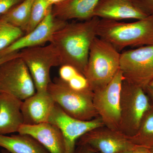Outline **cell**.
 <instances>
[{"label": "cell", "mask_w": 153, "mask_h": 153, "mask_svg": "<svg viewBox=\"0 0 153 153\" xmlns=\"http://www.w3.org/2000/svg\"><path fill=\"white\" fill-rule=\"evenodd\" d=\"M100 19L94 16L87 21L68 22L54 34L50 43L57 49L61 66H72L84 75Z\"/></svg>", "instance_id": "cell-1"}, {"label": "cell", "mask_w": 153, "mask_h": 153, "mask_svg": "<svg viewBox=\"0 0 153 153\" xmlns=\"http://www.w3.org/2000/svg\"><path fill=\"white\" fill-rule=\"evenodd\" d=\"M97 36L118 52L128 47L153 45V15L128 23L100 19Z\"/></svg>", "instance_id": "cell-2"}, {"label": "cell", "mask_w": 153, "mask_h": 153, "mask_svg": "<svg viewBox=\"0 0 153 153\" xmlns=\"http://www.w3.org/2000/svg\"><path fill=\"white\" fill-rule=\"evenodd\" d=\"M120 55L108 42L98 37L94 38L84 73L91 90L94 92L101 89L112 80L120 69Z\"/></svg>", "instance_id": "cell-3"}, {"label": "cell", "mask_w": 153, "mask_h": 153, "mask_svg": "<svg viewBox=\"0 0 153 153\" xmlns=\"http://www.w3.org/2000/svg\"><path fill=\"white\" fill-rule=\"evenodd\" d=\"M47 90L55 103L71 117L85 121L98 117L93 104L94 92L90 88L73 90L59 77H55Z\"/></svg>", "instance_id": "cell-4"}, {"label": "cell", "mask_w": 153, "mask_h": 153, "mask_svg": "<svg viewBox=\"0 0 153 153\" xmlns=\"http://www.w3.org/2000/svg\"><path fill=\"white\" fill-rule=\"evenodd\" d=\"M152 105L143 88L124 79L120 93L119 131L128 137L134 136Z\"/></svg>", "instance_id": "cell-5"}, {"label": "cell", "mask_w": 153, "mask_h": 153, "mask_svg": "<svg viewBox=\"0 0 153 153\" xmlns=\"http://www.w3.org/2000/svg\"><path fill=\"white\" fill-rule=\"evenodd\" d=\"M19 54L29 69L36 91H47L52 82L51 68L61 66L60 57L55 46L49 43L46 46L26 48L19 51Z\"/></svg>", "instance_id": "cell-6"}, {"label": "cell", "mask_w": 153, "mask_h": 153, "mask_svg": "<svg viewBox=\"0 0 153 153\" xmlns=\"http://www.w3.org/2000/svg\"><path fill=\"white\" fill-rule=\"evenodd\" d=\"M120 70L124 79L145 90L153 80V45L121 53Z\"/></svg>", "instance_id": "cell-7"}, {"label": "cell", "mask_w": 153, "mask_h": 153, "mask_svg": "<svg viewBox=\"0 0 153 153\" xmlns=\"http://www.w3.org/2000/svg\"><path fill=\"white\" fill-rule=\"evenodd\" d=\"M36 92L29 69L20 56L0 65V93L12 94L23 101Z\"/></svg>", "instance_id": "cell-8"}, {"label": "cell", "mask_w": 153, "mask_h": 153, "mask_svg": "<svg viewBox=\"0 0 153 153\" xmlns=\"http://www.w3.org/2000/svg\"><path fill=\"white\" fill-rule=\"evenodd\" d=\"M124 79L122 72L119 69L105 87L93 92L94 105L105 126L119 131L120 120V93Z\"/></svg>", "instance_id": "cell-9"}, {"label": "cell", "mask_w": 153, "mask_h": 153, "mask_svg": "<svg viewBox=\"0 0 153 153\" xmlns=\"http://www.w3.org/2000/svg\"><path fill=\"white\" fill-rule=\"evenodd\" d=\"M48 122L60 129L65 142V153H74L78 140L88 132L104 126L101 118L85 121L74 118L66 114L55 103Z\"/></svg>", "instance_id": "cell-10"}, {"label": "cell", "mask_w": 153, "mask_h": 153, "mask_svg": "<svg viewBox=\"0 0 153 153\" xmlns=\"http://www.w3.org/2000/svg\"><path fill=\"white\" fill-rule=\"evenodd\" d=\"M78 140L76 145H85L98 153H121L136 146L121 132L105 126L88 132Z\"/></svg>", "instance_id": "cell-11"}, {"label": "cell", "mask_w": 153, "mask_h": 153, "mask_svg": "<svg viewBox=\"0 0 153 153\" xmlns=\"http://www.w3.org/2000/svg\"><path fill=\"white\" fill-rule=\"evenodd\" d=\"M52 9L44 20L32 31L25 34L0 52V57L26 48L44 46L46 43H50L54 34L68 22L53 16Z\"/></svg>", "instance_id": "cell-12"}, {"label": "cell", "mask_w": 153, "mask_h": 153, "mask_svg": "<svg viewBox=\"0 0 153 153\" xmlns=\"http://www.w3.org/2000/svg\"><path fill=\"white\" fill-rule=\"evenodd\" d=\"M94 16L119 22L125 19L141 20L149 16L132 0H100L94 9Z\"/></svg>", "instance_id": "cell-13"}, {"label": "cell", "mask_w": 153, "mask_h": 153, "mask_svg": "<svg viewBox=\"0 0 153 153\" xmlns=\"http://www.w3.org/2000/svg\"><path fill=\"white\" fill-rule=\"evenodd\" d=\"M55 105L47 90L36 91L22 102L21 111L24 124L33 125L48 122Z\"/></svg>", "instance_id": "cell-14"}, {"label": "cell", "mask_w": 153, "mask_h": 153, "mask_svg": "<svg viewBox=\"0 0 153 153\" xmlns=\"http://www.w3.org/2000/svg\"><path fill=\"white\" fill-rule=\"evenodd\" d=\"M18 133L30 135L50 153H65V142L60 129L55 125L45 122L37 125L23 124Z\"/></svg>", "instance_id": "cell-15"}, {"label": "cell", "mask_w": 153, "mask_h": 153, "mask_svg": "<svg viewBox=\"0 0 153 153\" xmlns=\"http://www.w3.org/2000/svg\"><path fill=\"white\" fill-rule=\"evenodd\" d=\"M23 100L6 93H0V135L18 132L24 124L21 111Z\"/></svg>", "instance_id": "cell-16"}, {"label": "cell", "mask_w": 153, "mask_h": 153, "mask_svg": "<svg viewBox=\"0 0 153 153\" xmlns=\"http://www.w3.org/2000/svg\"><path fill=\"white\" fill-rule=\"evenodd\" d=\"M100 0H65L52 6L53 16L68 22L76 20L85 21L92 19L94 12Z\"/></svg>", "instance_id": "cell-17"}, {"label": "cell", "mask_w": 153, "mask_h": 153, "mask_svg": "<svg viewBox=\"0 0 153 153\" xmlns=\"http://www.w3.org/2000/svg\"><path fill=\"white\" fill-rule=\"evenodd\" d=\"M0 147L10 153H50L36 139L27 134L0 135Z\"/></svg>", "instance_id": "cell-18"}, {"label": "cell", "mask_w": 153, "mask_h": 153, "mask_svg": "<svg viewBox=\"0 0 153 153\" xmlns=\"http://www.w3.org/2000/svg\"><path fill=\"white\" fill-rule=\"evenodd\" d=\"M35 1L24 0L5 13L1 15L0 18L25 33Z\"/></svg>", "instance_id": "cell-19"}, {"label": "cell", "mask_w": 153, "mask_h": 153, "mask_svg": "<svg viewBox=\"0 0 153 153\" xmlns=\"http://www.w3.org/2000/svg\"><path fill=\"white\" fill-rule=\"evenodd\" d=\"M135 146L150 150L153 149V104L143 117L139 128L134 136L128 137Z\"/></svg>", "instance_id": "cell-20"}, {"label": "cell", "mask_w": 153, "mask_h": 153, "mask_svg": "<svg viewBox=\"0 0 153 153\" xmlns=\"http://www.w3.org/2000/svg\"><path fill=\"white\" fill-rule=\"evenodd\" d=\"M25 34L23 30L0 18V52Z\"/></svg>", "instance_id": "cell-21"}, {"label": "cell", "mask_w": 153, "mask_h": 153, "mask_svg": "<svg viewBox=\"0 0 153 153\" xmlns=\"http://www.w3.org/2000/svg\"><path fill=\"white\" fill-rule=\"evenodd\" d=\"M52 7L48 0H36L31 11L25 34L32 31L44 20Z\"/></svg>", "instance_id": "cell-22"}, {"label": "cell", "mask_w": 153, "mask_h": 153, "mask_svg": "<svg viewBox=\"0 0 153 153\" xmlns=\"http://www.w3.org/2000/svg\"><path fill=\"white\" fill-rule=\"evenodd\" d=\"M66 83L69 87L74 90L83 91L90 88L86 77L80 73H78Z\"/></svg>", "instance_id": "cell-23"}, {"label": "cell", "mask_w": 153, "mask_h": 153, "mask_svg": "<svg viewBox=\"0 0 153 153\" xmlns=\"http://www.w3.org/2000/svg\"><path fill=\"white\" fill-rule=\"evenodd\" d=\"M79 73V71L72 66L62 65L59 68V77L64 82H68Z\"/></svg>", "instance_id": "cell-24"}, {"label": "cell", "mask_w": 153, "mask_h": 153, "mask_svg": "<svg viewBox=\"0 0 153 153\" xmlns=\"http://www.w3.org/2000/svg\"><path fill=\"white\" fill-rule=\"evenodd\" d=\"M142 11L148 16L153 15V0H132Z\"/></svg>", "instance_id": "cell-25"}, {"label": "cell", "mask_w": 153, "mask_h": 153, "mask_svg": "<svg viewBox=\"0 0 153 153\" xmlns=\"http://www.w3.org/2000/svg\"><path fill=\"white\" fill-rule=\"evenodd\" d=\"M24 0H0V16L5 13Z\"/></svg>", "instance_id": "cell-26"}, {"label": "cell", "mask_w": 153, "mask_h": 153, "mask_svg": "<svg viewBox=\"0 0 153 153\" xmlns=\"http://www.w3.org/2000/svg\"><path fill=\"white\" fill-rule=\"evenodd\" d=\"M76 146L77 147L75 149L74 153H98L85 145H77Z\"/></svg>", "instance_id": "cell-27"}, {"label": "cell", "mask_w": 153, "mask_h": 153, "mask_svg": "<svg viewBox=\"0 0 153 153\" xmlns=\"http://www.w3.org/2000/svg\"><path fill=\"white\" fill-rule=\"evenodd\" d=\"M19 55H19V52H17L11 53L10 55H6L4 57H0V65L4 63L6 61L10 60L12 58L19 57Z\"/></svg>", "instance_id": "cell-28"}, {"label": "cell", "mask_w": 153, "mask_h": 153, "mask_svg": "<svg viewBox=\"0 0 153 153\" xmlns=\"http://www.w3.org/2000/svg\"><path fill=\"white\" fill-rule=\"evenodd\" d=\"M145 92L152 101L153 104V85H149L145 89Z\"/></svg>", "instance_id": "cell-29"}, {"label": "cell", "mask_w": 153, "mask_h": 153, "mask_svg": "<svg viewBox=\"0 0 153 153\" xmlns=\"http://www.w3.org/2000/svg\"><path fill=\"white\" fill-rule=\"evenodd\" d=\"M134 153H152L149 150L136 146L133 149Z\"/></svg>", "instance_id": "cell-30"}, {"label": "cell", "mask_w": 153, "mask_h": 153, "mask_svg": "<svg viewBox=\"0 0 153 153\" xmlns=\"http://www.w3.org/2000/svg\"><path fill=\"white\" fill-rule=\"evenodd\" d=\"M64 1H65V0H48L49 3H50L51 5L52 6L62 2Z\"/></svg>", "instance_id": "cell-31"}, {"label": "cell", "mask_w": 153, "mask_h": 153, "mask_svg": "<svg viewBox=\"0 0 153 153\" xmlns=\"http://www.w3.org/2000/svg\"><path fill=\"white\" fill-rule=\"evenodd\" d=\"M134 148H133V149H132L131 150H130L126 151V152H122L121 153H134L133 149Z\"/></svg>", "instance_id": "cell-32"}, {"label": "cell", "mask_w": 153, "mask_h": 153, "mask_svg": "<svg viewBox=\"0 0 153 153\" xmlns=\"http://www.w3.org/2000/svg\"><path fill=\"white\" fill-rule=\"evenodd\" d=\"M0 153H10L8 151L6 150H2L1 152Z\"/></svg>", "instance_id": "cell-33"}, {"label": "cell", "mask_w": 153, "mask_h": 153, "mask_svg": "<svg viewBox=\"0 0 153 153\" xmlns=\"http://www.w3.org/2000/svg\"><path fill=\"white\" fill-rule=\"evenodd\" d=\"M149 151H150L151 153H153V149H150Z\"/></svg>", "instance_id": "cell-34"}, {"label": "cell", "mask_w": 153, "mask_h": 153, "mask_svg": "<svg viewBox=\"0 0 153 153\" xmlns=\"http://www.w3.org/2000/svg\"><path fill=\"white\" fill-rule=\"evenodd\" d=\"M150 85H153V80H152V82H151V83H150Z\"/></svg>", "instance_id": "cell-35"}]
</instances>
